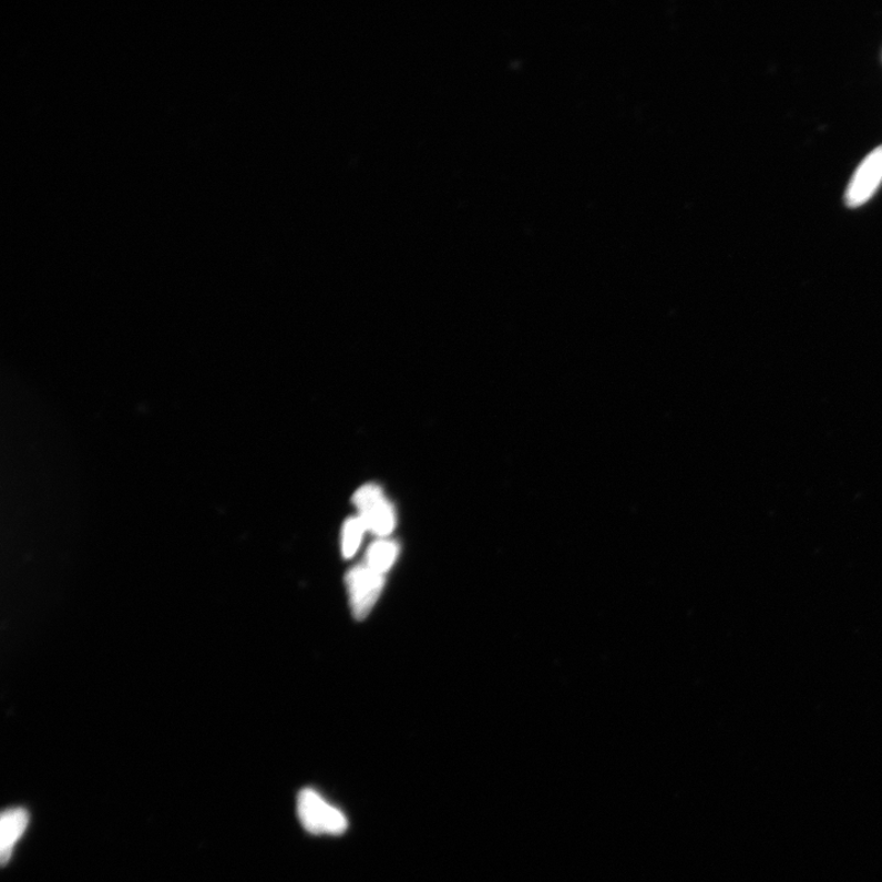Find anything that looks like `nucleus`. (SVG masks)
Masks as SVG:
<instances>
[{
  "label": "nucleus",
  "mask_w": 882,
  "mask_h": 882,
  "mask_svg": "<svg viewBox=\"0 0 882 882\" xmlns=\"http://www.w3.org/2000/svg\"><path fill=\"white\" fill-rule=\"evenodd\" d=\"M298 817L301 825L315 834H341L348 822L342 811L336 809L312 789H304L298 796Z\"/></svg>",
  "instance_id": "1"
},
{
  "label": "nucleus",
  "mask_w": 882,
  "mask_h": 882,
  "mask_svg": "<svg viewBox=\"0 0 882 882\" xmlns=\"http://www.w3.org/2000/svg\"><path fill=\"white\" fill-rule=\"evenodd\" d=\"M353 504L367 531L379 537L391 535L397 526V514L384 492L377 484H366L353 495Z\"/></svg>",
  "instance_id": "2"
},
{
  "label": "nucleus",
  "mask_w": 882,
  "mask_h": 882,
  "mask_svg": "<svg viewBox=\"0 0 882 882\" xmlns=\"http://www.w3.org/2000/svg\"><path fill=\"white\" fill-rule=\"evenodd\" d=\"M384 583V575L375 572L366 564L357 565L347 573L346 585L357 619L367 618L371 608L375 607Z\"/></svg>",
  "instance_id": "3"
},
{
  "label": "nucleus",
  "mask_w": 882,
  "mask_h": 882,
  "mask_svg": "<svg viewBox=\"0 0 882 882\" xmlns=\"http://www.w3.org/2000/svg\"><path fill=\"white\" fill-rule=\"evenodd\" d=\"M882 182V145L866 156L859 166L845 192V203L850 207L864 205L878 191Z\"/></svg>",
  "instance_id": "4"
},
{
  "label": "nucleus",
  "mask_w": 882,
  "mask_h": 882,
  "mask_svg": "<svg viewBox=\"0 0 882 882\" xmlns=\"http://www.w3.org/2000/svg\"><path fill=\"white\" fill-rule=\"evenodd\" d=\"M29 812L24 808H13L3 812L0 819V858L6 865L13 854L21 835L29 827Z\"/></svg>",
  "instance_id": "5"
},
{
  "label": "nucleus",
  "mask_w": 882,
  "mask_h": 882,
  "mask_svg": "<svg viewBox=\"0 0 882 882\" xmlns=\"http://www.w3.org/2000/svg\"><path fill=\"white\" fill-rule=\"evenodd\" d=\"M400 547L394 541L379 540L370 545L367 552L366 565L375 572L384 575L397 562Z\"/></svg>",
  "instance_id": "6"
},
{
  "label": "nucleus",
  "mask_w": 882,
  "mask_h": 882,
  "mask_svg": "<svg viewBox=\"0 0 882 882\" xmlns=\"http://www.w3.org/2000/svg\"><path fill=\"white\" fill-rule=\"evenodd\" d=\"M367 531L361 517L356 516L345 522L342 530V554L345 558H352L361 545Z\"/></svg>",
  "instance_id": "7"
}]
</instances>
